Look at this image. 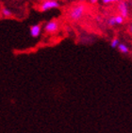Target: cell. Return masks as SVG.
Here are the masks:
<instances>
[{
  "label": "cell",
  "instance_id": "obj_3",
  "mask_svg": "<svg viewBox=\"0 0 132 133\" xmlns=\"http://www.w3.org/2000/svg\"><path fill=\"white\" fill-rule=\"evenodd\" d=\"M58 29V21L56 20L49 21L48 23H46L45 26H44V31L47 32V33H54Z\"/></svg>",
  "mask_w": 132,
  "mask_h": 133
},
{
  "label": "cell",
  "instance_id": "obj_10",
  "mask_svg": "<svg viewBox=\"0 0 132 133\" xmlns=\"http://www.w3.org/2000/svg\"><path fill=\"white\" fill-rule=\"evenodd\" d=\"M108 24H109V26H117L116 22H115V17H114V16H112V17L109 18V20H108Z\"/></svg>",
  "mask_w": 132,
  "mask_h": 133
},
{
  "label": "cell",
  "instance_id": "obj_9",
  "mask_svg": "<svg viewBox=\"0 0 132 133\" xmlns=\"http://www.w3.org/2000/svg\"><path fill=\"white\" fill-rule=\"evenodd\" d=\"M114 17H115V22H116V25H122V24L124 23V18L123 17L121 14H120V15L114 16Z\"/></svg>",
  "mask_w": 132,
  "mask_h": 133
},
{
  "label": "cell",
  "instance_id": "obj_12",
  "mask_svg": "<svg viewBox=\"0 0 132 133\" xmlns=\"http://www.w3.org/2000/svg\"><path fill=\"white\" fill-rule=\"evenodd\" d=\"M82 1H90V2H91V3H93V4H94V3L96 2L97 0H82Z\"/></svg>",
  "mask_w": 132,
  "mask_h": 133
},
{
  "label": "cell",
  "instance_id": "obj_1",
  "mask_svg": "<svg viewBox=\"0 0 132 133\" xmlns=\"http://www.w3.org/2000/svg\"><path fill=\"white\" fill-rule=\"evenodd\" d=\"M85 10H86V8L82 4H78V5L74 6L70 10V11H69V17H70V19H72V20L74 21L79 20L84 15Z\"/></svg>",
  "mask_w": 132,
  "mask_h": 133
},
{
  "label": "cell",
  "instance_id": "obj_7",
  "mask_svg": "<svg viewBox=\"0 0 132 133\" xmlns=\"http://www.w3.org/2000/svg\"><path fill=\"white\" fill-rule=\"evenodd\" d=\"M1 14H2L3 17H10L12 15V12L8 8H2L1 9Z\"/></svg>",
  "mask_w": 132,
  "mask_h": 133
},
{
  "label": "cell",
  "instance_id": "obj_4",
  "mask_svg": "<svg viewBox=\"0 0 132 133\" xmlns=\"http://www.w3.org/2000/svg\"><path fill=\"white\" fill-rule=\"evenodd\" d=\"M118 10L124 18H127L129 15V9H128V5L126 1H120L118 4Z\"/></svg>",
  "mask_w": 132,
  "mask_h": 133
},
{
  "label": "cell",
  "instance_id": "obj_11",
  "mask_svg": "<svg viewBox=\"0 0 132 133\" xmlns=\"http://www.w3.org/2000/svg\"><path fill=\"white\" fill-rule=\"evenodd\" d=\"M120 0H102L103 4H111V3L119 2Z\"/></svg>",
  "mask_w": 132,
  "mask_h": 133
},
{
  "label": "cell",
  "instance_id": "obj_6",
  "mask_svg": "<svg viewBox=\"0 0 132 133\" xmlns=\"http://www.w3.org/2000/svg\"><path fill=\"white\" fill-rule=\"evenodd\" d=\"M117 48H118V50H119L120 53H122V54H128L129 53V48H128V46H127L126 44L120 43V44L118 45Z\"/></svg>",
  "mask_w": 132,
  "mask_h": 133
},
{
  "label": "cell",
  "instance_id": "obj_8",
  "mask_svg": "<svg viewBox=\"0 0 132 133\" xmlns=\"http://www.w3.org/2000/svg\"><path fill=\"white\" fill-rule=\"evenodd\" d=\"M120 44V41H119V39L118 38H113L110 41V46H111L112 48H116V47H118V45Z\"/></svg>",
  "mask_w": 132,
  "mask_h": 133
},
{
  "label": "cell",
  "instance_id": "obj_2",
  "mask_svg": "<svg viewBox=\"0 0 132 133\" xmlns=\"http://www.w3.org/2000/svg\"><path fill=\"white\" fill-rule=\"evenodd\" d=\"M58 8H60V3L57 0H45L42 3L41 5L42 11H47V10Z\"/></svg>",
  "mask_w": 132,
  "mask_h": 133
},
{
  "label": "cell",
  "instance_id": "obj_5",
  "mask_svg": "<svg viewBox=\"0 0 132 133\" xmlns=\"http://www.w3.org/2000/svg\"><path fill=\"white\" fill-rule=\"evenodd\" d=\"M29 31H30L31 37H33V38H38L42 33V26L41 25H39V24H37V25H33V26H30Z\"/></svg>",
  "mask_w": 132,
  "mask_h": 133
},
{
  "label": "cell",
  "instance_id": "obj_13",
  "mask_svg": "<svg viewBox=\"0 0 132 133\" xmlns=\"http://www.w3.org/2000/svg\"><path fill=\"white\" fill-rule=\"evenodd\" d=\"M128 30H129L130 32H131V33H132V24H130L129 26H128Z\"/></svg>",
  "mask_w": 132,
  "mask_h": 133
}]
</instances>
